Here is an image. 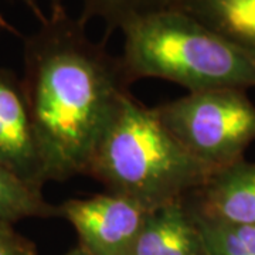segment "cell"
<instances>
[{"instance_id":"obj_1","label":"cell","mask_w":255,"mask_h":255,"mask_svg":"<svg viewBox=\"0 0 255 255\" xmlns=\"http://www.w3.org/2000/svg\"><path fill=\"white\" fill-rule=\"evenodd\" d=\"M85 21L63 1L24 40L21 78L47 182H67L88 169L130 91L121 57L95 43Z\"/></svg>"},{"instance_id":"obj_2","label":"cell","mask_w":255,"mask_h":255,"mask_svg":"<svg viewBox=\"0 0 255 255\" xmlns=\"http://www.w3.org/2000/svg\"><path fill=\"white\" fill-rule=\"evenodd\" d=\"M211 173L174 140L153 110L132 94L122 101L88 169V176L107 191L147 211L184 201Z\"/></svg>"},{"instance_id":"obj_3","label":"cell","mask_w":255,"mask_h":255,"mask_svg":"<svg viewBox=\"0 0 255 255\" xmlns=\"http://www.w3.org/2000/svg\"><path fill=\"white\" fill-rule=\"evenodd\" d=\"M122 67L129 84L159 78L189 92L255 87V57L174 9L122 30Z\"/></svg>"},{"instance_id":"obj_4","label":"cell","mask_w":255,"mask_h":255,"mask_svg":"<svg viewBox=\"0 0 255 255\" xmlns=\"http://www.w3.org/2000/svg\"><path fill=\"white\" fill-rule=\"evenodd\" d=\"M152 110L174 140L211 172L243 160L255 142V105L244 90L187 92Z\"/></svg>"},{"instance_id":"obj_5","label":"cell","mask_w":255,"mask_h":255,"mask_svg":"<svg viewBox=\"0 0 255 255\" xmlns=\"http://www.w3.org/2000/svg\"><path fill=\"white\" fill-rule=\"evenodd\" d=\"M149 213L110 191L57 204V217L73 226L78 247L91 255H128Z\"/></svg>"},{"instance_id":"obj_6","label":"cell","mask_w":255,"mask_h":255,"mask_svg":"<svg viewBox=\"0 0 255 255\" xmlns=\"http://www.w3.org/2000/svg\"><path fill=\"white\" fill-rule=\"evenodd\" d=\"M0 164L37 190L46 184L21 80L0 67Z\"/></svg>"},{"instance_id":"obj_7","label":"cell","mask_w":255,"mask_h":255,"mask_svg":"<svg viewBox=\"0 0 255 255\" xmlns=\"http://www.w3.org/2000/svg\"><path fill=\"white\" fill-rule=\"evenodd\" d=\"M184 204L196 220L255 226V162L243 159L213 172Z\"/></svg>"},{"instance_id":"obj_8","label":"cell","mask_w":255,"mask_h":255,"mask_svg":"<svg viewBox=\"0 0 255 255\" xmlns=\"http://www.w3.org/2000/svg\"><path fill=\"white\" fill-rule=\"evenodd\" d=\"M128 255H207L200 227L184 201L150 211Z\"/></svg>"},{"instance_id":"obj_9","label":"cell","mask_w":255,"mask_h":255,"mask_svg":"<svg viewBox=\"0 0 255 255\" xmlns=\"http://www.w3.org/2000/svg\"><path fill=\"white\" fill-rule=\"evenodd\" d=\"M170 9L190 16L255 57V0H173Z\"/></svg>"},{"instance_id":"obj_10","label":"cell","mask_w":255,"mask_h":255,"mask_svg":"<svg viewBox=\"0 0 255 255\" xmlns=\"http://www.w3.org/2000/svg\"><path fill=\"white\" fill-rule=\"evenodd\" d=\"M57 217V206L50 204L37 190L0 164V220L16 223L24 219Z\"/></svg>"},{"instance_id":"obj_11","label":"cell","mask_w":255,"mask_h":255,"mask_svg":"<svg viewBox=\"0 0 255 255\" xmlns=\"http://www.w3.org/2000/svg\"><path fill=\"white\" fill-rule=\"evenodd\" d=\"M173 0H82L80 18L85 23L92 17L104 21L107 31L104 40L115 30H124L133 21L157 11L170 9Z\"/></svg>"},{"instance_id":"obj_12","label":"cell","mask_w":255,"mask_h":255,"mask_svg":"<svg viewBox=\"0 0 255 255\" xmlns=\"http://www.w3.org/2000/svg\"><path fill=\"white\" fill-rule=\"evenodd\" d=\"M196 221L207 255H255V226Z\"/></svg>"},{"instance_id":"obj_13","label":"cell","mask_w":255,"mask_h":255,"mask_svg":"<svg viewBox=\"0 0 255 255\" xmlns=\"http://www.w3.org/2000/svg\"><path fill=\"white\" fill-rule=\"evenodd\" d=\"M0 255H38L36 246L13 228V223L0 220Z\"/></svg>"},{"instance_id":"obj_14","label":"cell","mask_w":255,"mask_h":255,"mask_svg":"<svg viewBox=\"0 0 255 255\" xmlns=\"http://www.w3.org/2000/svg\"><path fill=\"white\" fill-rule=\"evenodd\" d=\"M20 1L26 4V7H27V9L30 10L34 16H36V18L40 21V23H44V21H46L47 16L43 13L41 7L38 6L37 0H20Z\"/></svg>"},{"instance_id":"obj_15","label":"cell","mask_w":255,"mask_h":255,"mask_svg":"<svg viewBox=\"0 0 255 255\" xmlns=\"http://www.w3.org/2000/svg\"><path fill=\"white\" fill-rule=\"evenodd\" d=\"M0 28H3V30L9 31V33H11V34H14V36H20V33H18L17 28L13 27V26H11L9 21H7L6 18L3 17L1 14H0Z\"/></svg>"},{"instance_id":"obj_16","label":"cell","mask_w":255,"mask_h":255,"mask_svg":"<svg viewBox=\"0 0 255 255\" xmlns=\"http://www.w3.org/2000/svg\"><path fill=\"white\" fill-rule=\"evenodd\" d=\"M64 255H91L90 253H87L85 250H82L81 247H75V248H73V250H70L67 254Z\"/></svg>"},{"instance_id":"obj_17","label":"cell","mask_w":255,"mask_h":255,"mask_svg":"<svg viewBox=\"0 0 255 255\" xmlns=\"http://www.w3.org/2000/svg\"><path fill=\"white\" fill-rule=\"evenodd\" d=\"M55 1H63V0H51V3H55Z\"/></svg>"}]
</instances>
